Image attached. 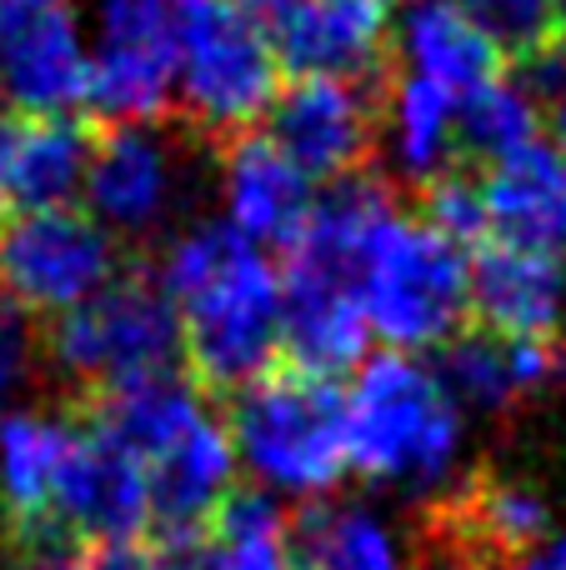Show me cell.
Segmentation results:
<instances>
[{
	"mask_svg": "<svg viewBox=\"0 0 566 570\" xmlns=\"http://www.w3.org/2000/svg\"><path fill=\"white\" fill-rule=\"evenodd\" d=\"M156 281L176 301L191 385L231 391L266 375L281 355V271L226 220L170 240Z\"/></svg>",
	"mask_w": 566,
	"mask_h": 570,
	"instance_id": "1",
	"label": "cell"
},
{
	"mask_svg": "<svg viewBox=\"0 0 566 570\" xmlns=\"http://www.w3.org/2000/svg\"><path fill=\"white\" fill-rule=\"evenodd\" d=\"M461 445V415L417 355H371L347 395V465L371 481L437 485Z\"/></svg>",
	"mask_w": 566,
	"mask_h": 570,
	"instance_id": "2",
	"label": "cell"
},
{
	"mask_svg": "<svg viewBox=\"0 0 566 570\" xmlns=\"http://www.w3.org/2000/svg\"><path fill=\"white\" fill-rule=\"evenodd\" d=\"M226 435L256 481L321 495L347 471V395L321 375L276 361L231 395Z\"/></svg>",
	"mask_w": 566,
	"mask_h": 570,
	"instance_id": "3",
	"label": "cell"
},
{
	"mask_svg": "<svg viewBox=\"0 0 566 570\" xmlns=\"http://www.w3.org/2000/svg\"><path fill=\"white\" fill-rule=\"evenodd\" d=\"M361 311L397 355L451 345L471 315L467 250L397 210L361 261Z\"/></svg>",
	"mask_w": 566,
	"mask_h": 570,
	"instance_id": "4",
	"label": "cell"
},
{
	"mask_svg": "<svg viewBox=\"0 0 566 570\" xmlns=\"http://www.w3.org/2000/svg\"><path fill=\"white\" fill-rule=\"evenodd\" d=\"M281 96L271 40L231 0L176 6V110L196 136L236 140Z\"/></svg>",
	"mask_w": 566,
	"mask_h": 570,
	"instance_id": "5",
	"label": "cell"
},
{
	"mask_svg": "<svg viewBox=\"0 0 566 570\" xmlns=\"http://www.w3.org/2000/svg\"><path fill=\"white\" fill-rule=\"evenodd\" d=\"M180 315L150 271H120L100 295L50 325V361L86 395L170 371Z\"/></svg>",
	"mask_w": 566,
	"mask_h": 570,
	"instance_id": "6",
	"label": "cell"
},
{
	"mask_svg": "<svg viewBox=\"0 0 566 570\" xmlns=\"http://www.w3.org/2000/svg\"><path fill=\"white\" fill-rule=\"evenodd\" d=\"M120 246L90 210H6L0 216V301L20 315H70L120 276Z\"/></svg>",
	"mask_w": 566,
	"mask_h": 570,
	"instance_id": "7",
	"label": "cell"
},
{
	"mask_svg": "<svg viewBox=\"0 0 566 570\" xmlns=\"http://www.w3.org/2000/svg\"><path fill=\"white\" fill-rule=\"evenodd\" d=\"M176 6L180 0H100L90 110L110 126H150L176 100Z\"/></svg>",
	"mask_w": 566,
	"mask_h": 570,
	"instance_id": "8",
	"label": "cell"
},
{
	"mask_svg": "<svg viewBox=\"0 0 566 570\" xmlns=\"http://www.w3.org/2000/svg\"><path fill=\"white\" fill-rule=\"evenodd\" d=\"M0 100L26 120L90 106V50L70 0H0Z\"/></svg>",
	"mask_w": 566,
	"mask_h": 570,
	"instance_id": "9",
	"label": "cell"
},
{
	"mask_svg": "<svg viewBox=\"0 0 566 570\" xmlns=\"http://www.w3.org/2000/svg\"><path fill=\"white\" fill-rule=\"evenodd\" d=\"M70 451L56 475L50 525L70 551L80 546H130L150 531V485L146 465L100 435L80 411H70Z\"/></svg>",
	"mask_w": 566,
	"mask_h": 570,
	"instance_id": "10",
	"label": "cell"
},
{
	"mask_svg": "<svg viewBox=\"0 0 566 570\" xmlns=\"http://www.w3.org/2000/svg\"><path fill=\"white\" fill-rule=\"evenodd\" d=\"M266 136L306 180H347L381 136V90L361 80L296 76L266 110Z\"/></svg>",
	"mask_w": 566,
	"mask_h": 570,
	"instance_id": "11",
	"label": "cell"
},
{
	"mask_svg": "<svg viewBox=\"0 0 566 570\" xmlns=\"http://www.w3.org/2000/svg\"><path fill=\"white\" fill-rule=\"evenodd\" d=\"M186 156L166 136L160 120L150 126H110L96 136V156H90L86 200L90 216L116 236H146L166 216H176L180 196H186Z\"/></svg>",
	"mask_w": 566,
	"mask_h": 570,
	"instance_id": "12",
	"label": "cell"
},
{
	"mask_svg": "<svg viewBox=\"0 0 566 570\" xmlns=\"http://www.w3.org/2000/svg\"><path fill=\"white\" fill-rule=\"evenodd\" d=\"M266 40L291 80L331 76L377 86L391 40V6L387 0H296Z\"/></svg>",
	"mask_w": 566,
	"mask_h": 570,
	"instance_id": "13",
	"label": "cell"
},
{
	"mask_svg": "<svg viewBox=\"0 0 566 570\" xmlns=\"http://www.w3.org/2000/svg\"><path fill=\"white\" fill-rule=\"evenodd\" d=\"M367 341L371 325L361 311L357 281L281 266V351H286V365L331 381L341 371H357Z\"/></svg>",
	"mask_w": 566,
	"mask_h": 570,
	"instance_id": "14",
	"label": "cell"
},
{
	"mask_svg": "<svg viewBox=\"0 0 566 570\" xmlns=\"http://www.w3.org/2000/svg\"><path fill=\"white\" fill-rule=\"evenodd\" d=\"M221 190H226V226L246 236L251 246L286 250L301 236L311 210V180L281 156V146L266 130L226 140L221 160Z\"/></svg>",
	"mask_w": 566,
	"mask_h": 570,
	"instance_id": "15",
	"label": "cell"
},
{
	"mask_svg": "<svg viewBox=\"0 0 566 570\" xmlns=\"http://www.w3.org/2000/svg\"><path fill=\"white\" fill-rule=\"evenodd\" d=\"M471 266V311L491 335L507 341H557L566 276L557 256L521 250L507 240H481L467 256Z\"/></svg>",
	"mask_w": 566,
	"mask_h": 570,
	"instance_id": "16",
	"label": "cell"
},
{
	"mask_svg": "<svg viewBox=\"0 0 566 570\" xmlns=\"http://www.w3.org/2000/svg\"><path fill=\"white\" fill-rule=\"evenodd\" d=\"M481 196H487L491 240L541 250V256L566 250V156L552 140H531L487 166Z\"/></svg>",
	"mask_w": 566,
	"mask_h": 570,
	"instance_id": "17",
	"label": "cell"
},
{
	"mask_svg": "<svg viewBox=\"0 0 566 570\" xmlns=\"http://www.w3.org/2000/svg\"><path fill=\"white\" fill-rule=\"evenodd\" d=\"M557 375H566V355L557 341H507L491 331H461L441 361L447 395L477 405V411H501L507 401L541 391Z\"/></svg>",
	"mask_w": 566,
	"mask_h": 570,
	"instance_id": "18",
	"label": "cell"
},
{
	"mask_svg": "<svg viewBox=\"0 0 566 570\" xmlns=\"http://www.w3.org/2000/svg\"><path fill=\"white\" fill-rule=\"evenodd\" d=\"M401 56H407L411 76L451 90L457 100L501 76L497 46L481 36L477 20L457 0H411L407 20H401Z\"/></svg>",
	"mask_w": 566,
	"mask_h": 570,
	"instance_id": "19",
	"label": "cell"
},
{
	"mask_svg": "<svg viewBox=\"0 0 566 570\" xmlns=\"http://www.w3.org/2000/svg\"><path fill=\"white\" fill-rule=\"evenodd\" d=\"M100 126L86 116H36L20 120L10 210H66L86 190Z\"/></svg>",
	"mask_w": 566,
	"mask_h": 570,
	"instance_id": "20",
	"label": "cell"
},
{
	"mask_svg": "<svg viewBox=\"0 0 566 570\" xmlns=\"http://www.w3.org/2000/svg\"><path fill=\"white\" fill-rule=\"evenodd\" d=\"M381 130L391 140V160L407 180L427 186L457 160V96L421 76H407L381 96Z\"/></svg>",
	"mask_w": 566,
	"mask_h": 570,
	"instance_id": "21",
	"label": "cell"
},
{
	"mask_svg": "<svg viewBox=\"0 0 566 570\" xmlns=\"http://www.w3.org/2000/svg\"><path fill=\"white\" fill-rule=\"evenodd\" d=\"M286 561L296 570H401V551L361 505L311 501L286 531Z\"/></svg>",
	"mask_w": 566,
	"mask_h": 570,
	"instance_id": "22",
	"label": "cell"
},
{
	"mask_svg": "<svg viewBox=\"0 0 566 570\" xmlns=\"http://www.w3.org/2000/svg\"><path fill=\"white\" fill-rule=\"evenodd\" d=\"M541 130V106L521 80L497 76L491 86L457 100V150H467L481 166H497L511 150L531 146Z\"/></svg>",
	"mask_w": 566,
	"mask_h": 570,
	"instance_id": "23",
	"label": "cell"
},
{
	"mask_svg": "<svg viewBox=\"0 0 566 570\" xmlns=\"http://www.w3.org/2000/svg\"><path fill=\"white\" fill-rule=\"evenodd\" d=\"M501 60L527 66L566 36V0H457Z\"/></svg>",
	"mask_w": 566,
	"mask_h": 570,
	"instance_id": "24",
	"label": "cell"
},
{
	"mask_svg": "<svg viewBox=\"0 0 566 570\" xmlns=\"http://www.w3.org/2000/svg\"><path fill=\"white\" fill-rule=\"evenodd\" d=\"M421 226L437 230L441 240H451L457 250H477L481 240H491V220H487V196H481V176L477 170H441L437 180L421 186Z\"/></svg>",
	"mask_w": 566,
	"mask_h": 570,
	"instance_id": "25",
	"label": "cell"
},
{
	"mask_svg": "<svg viewBox=\"0 0 566 570\" xmlns=\"http://www.w3.org/2000/svg\"><path fill=\"white\" fill-rule=\"evenodd\" d=\"M521 86L531 90V100L541 106V120H552V146L566 156V36L552 50L531 56L521 66Z\"/></svg>",
	"mask_w": 566,
	"mask_h": 570,
	"instance_id": "26",
	"label": "cell"
},
{
	"mask_svg": "<svg viewBox=\"0 0 566 570\" xmlns=\"http://www.w3.org/2000/svg\"><path fill=\"white\" fill-rule=\"evenodd\" d=\"M30 361V331H26V315L16 311L10 301H0V405L10 401V391L20 385Z\"/></svg>",
	"mask_w": 566,
	"mask_h": 570,
	"instance_id": "27",
	"label": "cell"
},
{
	"mask_svg": "<svg viewBox=\"0 0 566 570\" xmlns=\"http://www.w3.org/2000/svg\"><path fill=\"white\" fill-rule=\"evenodd\" d=\"M146 561L150 551H140V546H80L50 570H146Z\"/></svg>",
	"mask_w": 566,
	"mask_h": 570,
	"instance_id": "28",
	"label": "cell"
},
{
	"mask_svg": "<svg viewBox=\"0 0 566 570\" xmlns=\"http://www.w3.org/2000/svg\"><path fill=\"white\" fill-rule=\"evenodd\" d=\"M16 136H20V120L0 116V216L10 210V180H16Z\"/></svg>",
	"mask_w": 566,
	"mask_h": 570,
	"instance_id": "29",
	"label": "cell"
},
{
	"mask_svg": "<svg viewBox=\"0 0 566 570\" xmlns=\"http://www.w3.org/2000/svg\"><path fill=\"white\" fill-rule=\"evenodd\" d=\"M146 570H196V566H191V561H170V556L150 551V561H146Z\"/></svg>",
	"mask_w": 566,
	"mask_h": 570,
	"instance_id": "30",
	"label": "cell"
},
{
	"mask_svg": "<svg viewBox=\"0 0 566 570\" xmlns=\"http://www.w3.org/2000/svg\"><path fill=\"white\" fill-rule=\"evenodd\" d=\"M511 570H557V566H552V556H527V561H517Z\"/></svg>",
	"mask_w": 566,
	"mask_h": 570,
	"instance_id": "31",
	"label": "cell"
},
{
	"mask_svg": "<svg viewBox=\"0 0 566 570\" xmlns=\"http://www.w3.org/2000/svg\"><path fill=\"white\" fill-rule=\"evenodd\" d=\"M0 116H6V100H0Z\"/></svg>",
	"mask_w": 566,
	"mask_h": 570,
	"instance_id": "32",
	"label": "cell"
}]
</instances>
